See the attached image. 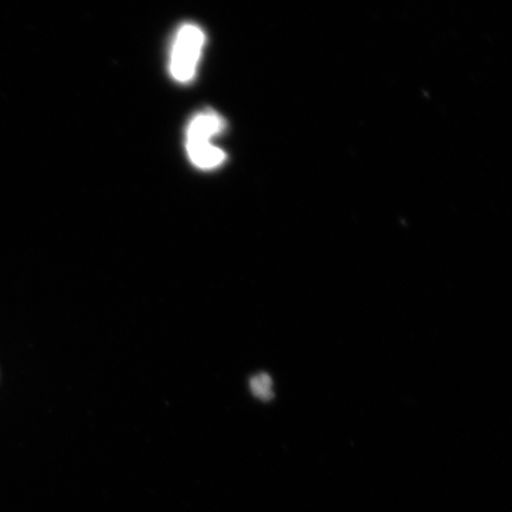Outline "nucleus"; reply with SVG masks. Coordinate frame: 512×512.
<instances>
[{
    "label": "nucleus",
    "instance_id": "obj_1",
    "mask_svg": "<svg viewBox=\"0 0 512 512\" xmlns=\"http://www.w3.org/2000/svg\"><path fill=\"white\" fill-rule=\"evenodd\" d=\"M204 42L206 36L197 25L185 24L179 29L171 53L170 70L174 79L179 82L194 79Z\"/></svg>",
    "mask_w": 512,
    "mask_h": 512
},
{
    "label": "nucleus",
    "instance_id": "obj_2",
    "mask_svg": "<svg viewBox=\"0 0 512 512\" xmlns=\"http://www.w3.org/2000/svg\"><path fill=\"white\" fill-rule=\"evenodd\" d=\"M226 123L219 114L203 112L192 119L187 133V143L210 142V139L222 132Z\"/></svg>",
    "mask_w": 512,
    "mask_h": 512
},
{
    "label": "nucleus",
    "instance_id": "obj_3",
    "mask_svg": "<svg viewBox=\"0 0 512 512\" xmlns=\"http://www.w3.org/2000/svg\"><path fill=\"white\" fill-rule=\"evenodd\" d=\"M187 150L191 162L200 169H215L226 160L224 152L209 142L187 143Z\"/></svg>",
    "mask_w": 512,
    "mask_h": 512
},
{
    "label": "nucleus",
    "instance_id": "obj_4",
    "mask_svg": "<svg viewBox=\"0 0 512 512\" xmlns=\"http://www.w3.org/2000/svg\"><path fill=\"white\" fill-rule=\"evenodd\" d=\"M251 389L256 398L271 400L273 398V382L267 374H259L251 380Z\"/></svg>",
    "mask_w": 512,
    "mask_h": 512
}]
</instances>
